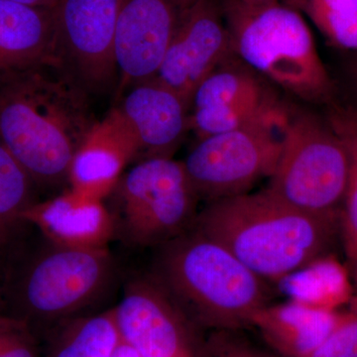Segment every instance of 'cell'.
<instances>
[{
  "label": "cell",
  "mask_w": 357,
  "mask_h": 357,
  "mask_svg": "<svg viewBox=\"0 0 357 357\" xmlns=\"http://www.w3.org/2000/svg\"><path fill=\"white\" fill-rule=\"evenodd\" d=\"M91 102L58 59L0 77V140L37 188L69 185L73 159L100 123Z\"/></svg>",
  "instance_id": "6da1fadb"
},
{
  "label": "cell",
  "mask_w": 357,
  "mask_h": 357,
  "mask_svg": "<svg viewBox=\"0 0 357 357\" xmlns=\"http://www.w3.org/2000/svg\"><path fill=\"white\" fill-rule=\"evenodd\" d=\"M290 112L198 139L182 162L199 201L210 204L248 194L271 177Z\"/></svg>",
  "instance_id": "ba28073f"
},
{
  "label": "cell",
  "mask_w": 357,
  "mask_h": 357,
  "mask_svg": "<svg viewBox=\"0 0 357 357\" xmlns=\"http://www.w3.org/2000/svg\"><path fill=\"white\" fill-rule=\"evenodd\" d=\"M55 326L46 357H112L121 342L112 309L93 316L73 317Z\"/></svg>",
  "instance_id": "ffe728a7"
},
{
  "label": "cell",
  "mask_w": 357,
  "mask_h": 357,
  "mask_svg": "<svg viewBox=\"0 0 357 357\" xmlns=\"http://www.w3.org/2000/svg\"><path fill=\"white\" fill-rule=\"evenodd\" d=\"M253 1H258V0H253Z\"/></svg>",
  "instance_id": "1f68e13d"
},
{
  "label": "cell",
  "mask_w": 357,
  "mask_h": 357,
  "mask_svg": "<svg viewBox=\"0 0 357 357\" xmlns=\"http://www.w3.org/2000/svg\"><path fill=\"white\" fill-rule=\"evenodd\" d=\"M222 1L232 52L243 64L301 100H332V77L299 11L282 0Z\"/></svg>",
  "instance_id": "277c9868"
},
{
  "label": "cell",
  "mask_w": 357,
  "mask_h": 357,
  "mask_svg": "<svg viewBox=\"0 0 357 357\" xmlns=\"http://www.w3.org/2000/svg\"><path fill=\"white\" fill-rule=\"evenodd\" d=\"M306 15L335 48L357 53V0H282Z\"/></svg>",
  "instance_id": "603a6c76"
},
{
  "label": "cell",
  "mask_w": 357,
  "mask_h": 357,
  "mask_svg": "<svg viewBox=\"0 0 357 357\" xmlns=\"http://www.w3.org/2000/svg\"><path fill=\"white\" fill-rule=\"evenodd\" d=\"M121 0H59L57 59L93 98L117 89L115 55Z\"/></svg>",
  "instance_id": "9c48e42d"
},
{
  "label": "cell",
  "mask_w": 357,
  "mask_h": 357,
  "mask_svg": "<svg viewBox=\"0 0 357 357\" xmlns=\"http://www.w3.org/2000/svg\"><path fill=\"white\" fill-rule=\"evenodd\" d=\"M347 175V149L326 119L291 109L268 191L309 215L340 220Z\"/></svg>",
  "instance_id": "8992f818"
},
{
  "label": "cell",
  "mask_w": 357,
  "mask_h": 357,
  "mask_svg": "<svg viewBox=\"0 0 357 357\" xmlns=\"http://www.w3.org/2000/svg\"><path fill=\"white\" fill-rule=\"evenodd\" d=\"M112 357H142L139 352L133 349L128 342H123L121 338V342L117 344Z\"/></svg>",
  "instance_id": "484cf974"
},
{
  "label": "cell",
  "mask_w": 357,
  "mask_h": 357,
  "mask_svg": "<svg viewBox=\"0 0 357 357\" xmlns=\"http://www.w3.org/2000/svg\"><path fill=\"white\" fill-rule=\"evenodd\" d=\"M199 0H121L115 55L116 100L153 79L167 49Z\"/></svg>",
  "instance_id": "8fae6325"
},
{
  "label": "cell",
  "mask_w": 357,
  "mask_h": 357,
  "mask_svg": "<svg viewBox=\"0 0 357 357\" xmlns=\"http://www.w3.org/2000/svg\"><path fill=\"white\" fill-rule=\"evenodd\" d=\"M340 312L312 309L289 300L283 304L263 307L251 325L277 351L289 357H312L340 319Z\"/></svg>",
  "instance_id": "ac0fdd59"
},
{
  "label": "cell",
  "mask_w": 357,
  "mask_h": 357,
  "mask_svg": "<svg viewBox=\"0 0 357 357\" xmlns=\"http://www.w3.org/2000/svg\"><path fill=\"white\" fill-rule=\"evenodd\" d=\"M351 311L357 312V294H354V299L351 302Z\"/></svg>",
  "instance_id": "f1b7e54d"
},
{
  "label": "cell",
  "mask_w": 357,
  "mask_h": 357,
  "mask_svg": "<svg viewBox=\"0 0 357 357\" xmlns=\"http://www.w3.org/2000/svg\"><path fill=\"white\" fill-rule=\"evenodd\" d=\"M356 82H357V67H356Z\"/></svg>",
  "instance_id": "4dcf8cb0"
},
{
  "label": "cell",
  "mask_w": 357,
  "mask_h": 357,
  "mask_svg": "<svg viewBox=\"0 0 357 357\" xmlns=\"http://www.w3.org/2000/svg\"><path fill=\"white\" fill-rule=\"evenodd\" d=\"M57 59L54 9L0 0V77Z\"/></svg>",
  "instance_id": "2e32d148"
},
{
  "label": "cell",
  "mask_w": 357,
  "mask_h": 357,
  "mask_svg": "<svg viewBox=\"0 0 357 357\" xmlns=\"http://www.w3.org/2000/svg\"><path fill=\"white\" fill-rule=\"evenodd\" d=\"M36 185L0 140V246L11 243L23 225L25 211L37 203Z\"/></svg>",
  "instance_id": "44dd1931"
},
{
  "label": "cell",
  "mask_w": 357,
  "mask_h": 357,
  "mask_svg": "<svg viewBox=\"0 0 357 357\" xmlns=\"http://www.w3.org/2000/svg\"><path fill=\"white\" fill-rule=\"evenodd\" d=\"M312 357H357V312H342L333 332Z\"/></svg>",
  "instance_id": "d4e9b609"
},
{
  "label": "cell",
  "mask_w": 357,
  "mask_h": 357,
  "mask_svg": "<svg viewBox=\"0 0 357 357\" xmlns=\"http://www.w3.org/2000/svg\"><path fill=\"white\" fill-rule=\"evenodd\" d=\"M352 267H354V282H356V290L357 294V261L352 264Z\"/></svg>",
  "instance_id": "f546056e"
},
{
  "label": "cell",
  "mask_w": 357,
  "mask_h": 357,
  "mask_svg": "<svg viewBox=\"0 0 357 357\" xmlns=\"http://www.w3.org/2000/svg\"><path fill=\"white\" fill-rule=\"evenodd\" d=\"M191 229L222 244L262 280L280 282L330 255L340 220L309 215L264 189L206 204Z\"/></svg>",
  "instance_id": "7a4b0ae2"
},
{
  "label": "cell",
  "mask_w": 357,
  "mask_h": 357,
  "mask_svg": "<svg viewBox=\"0 0 357 357\" xmlns=\"http://www.w3.org/2000/svg\"><path fill=\"white\" fill-rule=\"evenodd\" d=\"M0 357H38L36 337L26 321L0 316Z\"/></svg>",
  "instance_id": "cb8c5ba5"
},
{
  "label": "cell",
  "mask_w": 357,
  "mask_h": 357,
  "mask_svg": "<svg viewBox=\"0 0 357 357\" xmlns=\"http://www.w3.org/2000/svg\"><path fill=\"white\" fill-rule=\"evenodd\" d=\"M23 220L47 241L66 248H107L115 236L114 218L105 202L70 189L32 204Z\"/></svg>",
  "instance_id": "9a60e30c"
},
{
  "label": "cell",
  "mask_w": 357,
  "mask_h": 357,
  "mask_svg": "<svg viewBox=\"0 0 357 357\" xmlns=\"http://www.w3.org/2000/svg\"><path fill=\"white\" fill-rule=\"evenodd\" d=\"M232 55L222 0H199L169 45L153 79L190 107L199 84Z\"/></svg>",
  "instance_id": "4fadbf2b"
},
{
  "label": "cell",
  "mask_w": 357,
  "mask_h": 357,
  "mask_svg": "<svg viewBox=\"0 0 357 357\" xmlns=\"http://www.w3.org/2000/svg\"><path fill=\"white\" fill-rule=\"evenodd\" d=\"M196 357H218L217 354H215V351H213V347H211V345L210 342H208V344L206 345L204 349H202L201 352L199 354H197Z\"/></svg>",
  "instance_id": "83f0119b"
},
{
  "label": "cell",
  "mask_w": 357,
  "mask_h": 357,
  "mask_svg": "<svg viewBox=\"0 0 357 357\" xmlns=\"http://www.w3.org/2000/svg\"><path fill=\"white\" fill-rule=\"evenodd\" d=\"M326 121L344 142L349 156L347 189L340 213V236L345 255L352 265L357 261V110L333 105Z\"/></svg>",
  "instance_id": "7402d4cb"
},
{
  "label": "cell",
  "mask_w": 357,
  "mask_h": 357,
  "mask_svg": "<svg viewBox=\"0 0 357 357\" xmlns=\"http://www.w3.org/2000/svg\"><path fill=\"white\" fill-rule=\"evenodd\" d=\"M271 84L236 55L199 84L190 105V128L198 139L288 114Z\"/></svg>",
  "instance_id": "30bf717a"
},
{
  "label": "cell",
  "mask_w": 357,
  "mask_h": 357,
  "mask_svg": "<svg viewBox=\"0 0 357 357\" xmlns=\"http://www.w3.org/2000/svg\"><path fill=\"white\" fill-rule=\"evenodd\" d=\"M112 310L121 340L141 356H192L191 321L151 274L131 279Z\"/></svg>",
  "instance_id": "7c38bea8"
},
{
  "label": "cell",
  "mask_w": 357,
  "mask_h": 357,
  "mask_svg": "<svg viewBox=\"0 0 357 357\" xmlns=\"http://www.w3.org/2000/svg\"><path fill=\"white\" fill-rule=\"evenodd\" d=\"M114 109L132 144L135 158L172 157L190 129V107L155 79L134 84Z\"/></svg>",
  "instance_id": "5bb4252c"
},
{
  "label": "cell",
  "mask_w": 357,
  "mask_h": 357,
  "mask_svg": "<svg viewBox=\"0 0 357 357\" xmlns=\"http://www.w3.org/2000/svg\"><path fill=\"white\" fill-rule=\"evenodd\" d=\"M105 199L115 236L139 248H158L191 229L201 202L183 162L173 157L138 161Z\"/></svg>",
  "instance_id": "52a82bcc"
},
{
  "label": "cell",
  "mask_w": 357,
  "mask_h": 357,
  "mask_svg": "<svg viewBox=\"0 0 357 357\" xmlns=\"http://www.w3.org/2000/svg\"><path fill=\"white\" fill-rule=\"evenodd\" d=\"M151 275L191 323L204 326L251 325L268 305L264 280L222 244L192 229L158 246Z\"/></svg>",
  "instance_id": "3957f363"
},
{
  "label": "cell",
  "mask_w": 357,
  "mask_h": 357,
  "mask_svg": "<svg viewBox=\"0 0 357 357\" xmlns=\"http://www.w3.org/2000/svg\"><path fill=\"white\" fill-rule=\"evenodd\" d=\"M13 1L20 2V3L26 4V6H29L55 9L59 0H13Z\"/></svg>",
  "instance_id": "4316f807"
},
{
  "label": "cell",
  "mask_w": 357,
  "mask_h": 357,
  "mask_svg": "<svg viewBox=\"0 0 357 357\" xmlns=\"http://www.w3.org/2000/svg\"><path fill=\"white\" fill-rule=\"evenodd\" d=\"M42 238L7 285L10 316L32 328L76 317L102 297L116 274L109 248H66Z\"/></svg>",
  "instance_id": "5b68a950"
},
{
  "label": "cell",
  "mask_w": 357,
  "mask_h": 357,
  "mask_svg": "<svg viewBox=\"0 0 357 357\" xmlns=\"http://www.w3.org/2000/svg\"><path fill=\"white\" fill-rule=\"evenodd\" d=\"M133 158L128 133L112 112L75 155L70 168V189L82 196L103 201Z\"/></svg>",
  "instance_id": "e0dca14e"
},
{
  "label": "cell",
  "mask_w": 357,
  "mask_h": 357,
  "mask_svg": "<svg viewBox=\"0 0 357 357\" xmlns=\"http://www.w3.org/2000/svg\"><path fill=\"white\" fill-rule=\"evenodd\" d=\"M278 283L289 300L324 311L337 312L356 293L349 270L333 255L312 260Z\"/></svg>",
  "instance_id": "d6986e66"
}]
</instances>
